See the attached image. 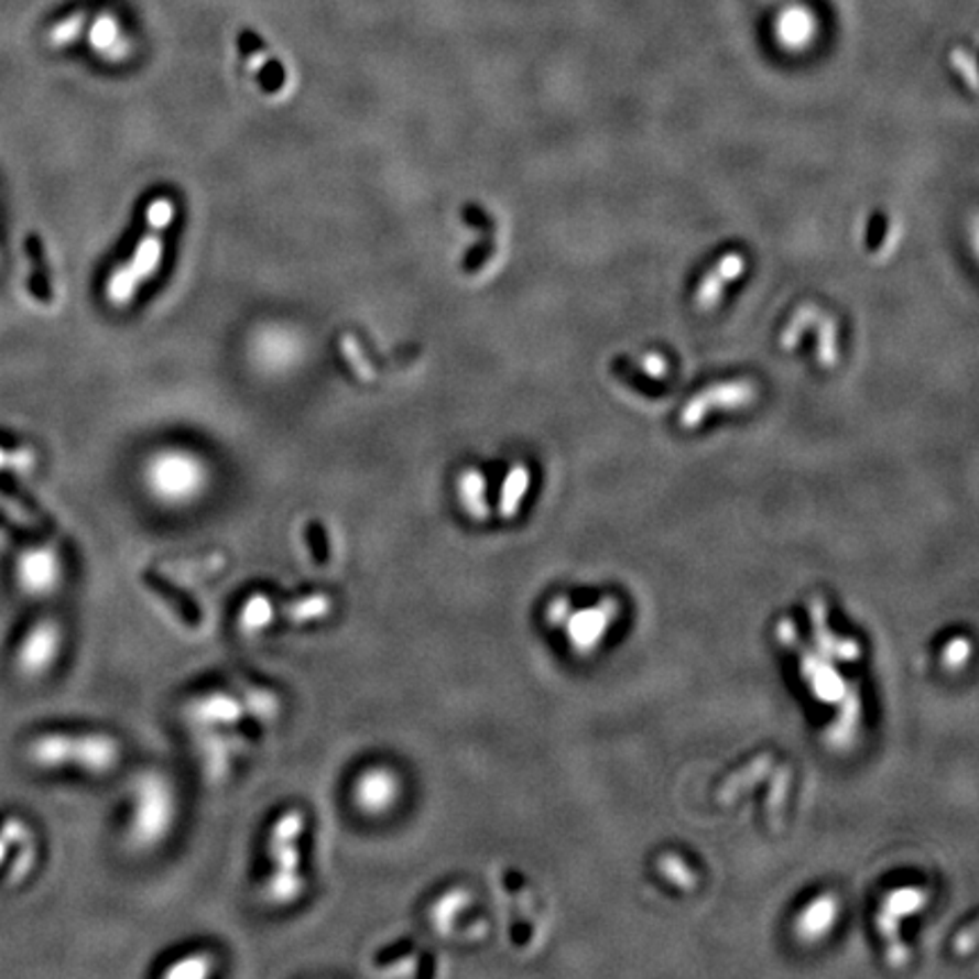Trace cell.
I'll list each match as a JSON object with an SVG mask.
<instances>
[{
    "instance_id": "f1b7e54d",
    "label": "cell",
    "mask_w": 979,
    "mask_h": 979,
    "mask_svg": "<svg viewBox=\"0 0 979 979\" xmlns=\"http://www.w3.org/2000/svg\"><path fill=\"white\" fill-rule=\"evenodd\" d=\"M10 846H12V844H10V841H8V839H6V837H3V835H0V864H3V861H6V859H8V852H10Z\"/></svg>"
},
{
    "instance_id": "603a6c76",
    "label": "cell",
    "mask_w": 979,
    "mask_h": 979,
    "mask_svg": "<svg viewBox=\"0 0 979 979\" xmlns=\"http://www.w3.org/2000/svg\"><path fill=\"white\" fill-rule=\"evenodd\" d=\"M137 286H139V284H137L134 278L130 275L128 265H121L119 270L113 272V278H111V282H109V291H107V295H109V300H111L113 304L123 306V304H128V302L134 297Z\"/></svg>"
},
{
    "instance_id": "5b68a950",
    "label": "cell",
    "mask_w": 979,
    "mask_h": 979,
    "mask_svg": "<svg viewBox=\"0 0 979 979\" xmlns=\"http://www.w3.org/2000/svg\"><path fill=\"white\" fill-rule=\"evenodd\" d=\"M402 787V775L393 766L372 764L363 769L351 785V803L361 814L379 818L398 807Z\"/></svg>"
},
{
    "instance_id": "5bb4252c",
    "label": "cell",
    "mask_w": 979,
    "mask_h": 979,
    "mask_svg": "<svg viewBox=\"0 0 979 979\" xmlns=\"http://www.w3.org/2000/svg\"><path fill=\"white\" fill-rule=\"evenodd\" d=\"M143 583L150 587V590L162 597L166 601V606L186 623V626H198L200 623V610L191 601V597L186 592H182L180 587H175L171 580H166L164 576H160L156 572H143Z\"/></svg>"
},
{
    "instance_id": "8992f818",
    "label": "cell",
    "mask_w": 979,
    "mask_h": 979,
    "mask_svg": "<svg viewBox=\"0 0 979 979\" xmlns=\"http://www.w3.org/2000/svg\"><path fill=\"white\" fill-rule=\"evenodd\" d=\"M64 644L62 623L55 619L36 621L17 651V670L23 678H42L51 672Z\"/></svg>"
},
{
    "instance_id": "9c48e42d",
    "label": "cell",
    "mask_w": 979,
    "mask_h": 979,
    "mask_svg": "<svg viewBox=\"0 0 979 979\" xmlns=\"http://www.w3.org/2000/svg\"><path fill=\"white\" fill-rule=\"evenodd\" d=\"M818 32H820L818 14L805 3L785 6L771 23L773 42L777 44V48L792 55L809 51L816 44Z\"/></svg>"
},
{
    "instance_id": "44dd1931",
    "label": "cell",
    "mask_w": 979,
    "mask_h": 979,
    "mask_svg": "<svg viewBox=\"0 0 979 979\" xmlns=\"http://www.w3.org/2000/svg\"><path fill=\"white\" fill-rule=\"evenodd\" d=\"M216 972V959L209 953H191L164 970L171 979H205Z\"/></svg>"
},
{
    "instance_id": "e0dca14e",
    "label": "cell",
    "mask_w": 979,
    "mask_h": 979,
    "mask_svg": "<svg viewBox=\"0 0 979 979\" xmlns=\"http://www.w3.org/2000/svg\"><path fill=\"white\" fill-rule=\"evenodd\" d=\"M467 900H469V895L463 889H454V891L443 893L428 910V921H431V925H434V929H438L443 934H449V929L456 923L458 914L465 910Z\"/></svg>"
},
{
    "instance_id": "277c9868",
    "label": "cell",
    "mask_w": 979,
    "mask_h": 979,
    "mask_svg": "<svg viewBox=\"0 0 979 979\" xmlns=\"http://www.w3.org/2000/svg\"><path fill=\"white\" fill-rule=\"evenodd\" d=\"M758 398V388L749 379H735L715 383L710 388L700 390L694 395L681 411V426L683 428H698L703 422H708L713 413H730L739 411L743 406L753 404Z\"/></svg>"
},
{
    "instance_id": "3957f363",
    "label": "cell",
    "mask_w": 979,
    "mask_h": 979,
    "mask_svg": "<svg viewBox=\"0 0 979 979\" xmlns=\"http://www.w3.org/2000/svg\"><path fill=\"white\" fill-rule=\"evenodd\" d=\"M177 820V796L162 773H143L137 780L128 835L137 848L160 846Z\"/></svg>"
},
{
    "instance_id": "ac0fdd59",
    "label": "cell",
    "mask_w": 979,
    "mask_h": 979,
    "mask_svg": "<svg viewBox=\"0 0 979 979\" xmlns=\"http://www.w3.org/2000/svg\"><path fill=\"white\" fill-rule=\"evenodd\" d=\"M531 483V472L526 465H515L511 472H508L505 481H503V490H501V501H499V511L503 518H515L520 511V503L529 490Z\"/></svg>"
},
{
    "instance_id": "83f0119b",
    "label": "cell",
    "mask_w": 979,
    "mask_h": 979,
    "mask_svg": "<svg viewBox=\"0 0 979 979\" xmlns=\"http://www.w3.org/2000/svg\"><path fill=\"white\" fill-rule=\"evenodd\" d=\"M8 465H14V467H19V469H28V467L32 465V456H30L28 452H14V454H10V452H6V449H0V469L8 467Z\"/></svg>"
},
{
    "instance_id": "4316f807",
    "label": "cell",
    "mask_w": 979,
    "mask_h": 979,
    "mask_svg": "<svg viewBox=\"0 0 979 979\" xmlns=\"http://www.w3.org/2000/svg\"><path fill=\"white\" fill-rule=\"evenodd\" d=\"M638 370H642V372H646L649 377L657 379V377H664V374H667V361H664V359H662V357H657V355H646V357H642V359H640V363H638Z\"/></svg>"
},
{
    "instance_id": "30bf717a",
    "label": "cell",
    "mask_w": 979,
    "mask_h": 979,
    "mask_svg": "<svg viewBox=\"0 0 979 979\" xmlns=\"http://www.w3.org/2000/svg\"><path fill=\"white\" fill-rule=\"evenodd\" d=\"M805 329L816 336L814 351H816V359H818L820 368L837 366V361H839V327H837V320L833 316H828V313L820 311L818 306L805 304V306H801L794 313L792 320L785 327V331H782V336H790V334L805 331Z\"/></svg>"
},
{
    "instance_id": "7c38bea8",
    "label": "cell",
    "mask_w": 979,
    "mask_h": 979,
    "mask_svg": "<svg viewBox=\"0 0 979 979\" xmlns=\"http://www.w3.org/2000/svg\"><path fill=\"white\" fill-rule=\"evenodd\" d=\"M246 705L229 692H209L195 698L188 708L193 721L203 726H237L246 719Z\"/></svg>"
},
{
    "instance_id": "9a60e30c",
    "label": "cell",
    "mask_w": 979,
    "mask_h": 979,
    "mask_svg": "<svg viewBox=\"0 0 979 979\" xmlns=\"http://www.w3.org/2000/svg\"><path fill=\"white\" fill-rule=\"evenodd\" d=\"M154 486L156 492L164 494L166 499H188L195 494V488H198V475H195L191 465H162L154 472Z\"/></svg>"
},
{
    "instance_id": "d4e9b609",
    "label": "cell",
    "mask_w": 979,
    "mask_h": 979,
    "mask_svg": "<svg viewBox=\"0 0 979 979\" xmlns=\"http://www.w3.org/2000/svg\"><path fill=\"white\" fill-rule=\"evenodd\" d=\"M950 64L955 66V70L959 73V75H964V80H966V85H968V89L970 91H975L977 89V75H975V57H972V53H968V51H953V55H950Z\"/></svg>"
},
{
    "instance_id": "7402d4cb",
    "label": "cell",
    "mask_w": 979,
    "mask_h": 979,
    "mask_svg": "<svg viewBox=\"0 0 979 979\" xmlns=\"http://www.w3.org/2000/svg\"><path fill=\"white\" fill-rule=\"evenodd\" d=\"M87 21H89V12H85V10L73 12V14L64 17L57 25L51 28V32H48V44L55 46V48H64V46L75 44L77 39H80V34H83Z\"/></svg>"
},
{
    "instance_id": "6da1fadb",
    "label": "cell",
    "mask_w": 979,
    "mask_h": 979,
    "mask_svg": "<svg viewBox=\"0 0 979 979\" xmlns=\"http://www.w3.org/2000/svg\"><path fill=\"white\" fill-rule=\"evenodd\" d=\"M123 749L105 732H44L30 741L28 760L39 769H80L102 775L119 766Z\"/></svg>"
},
{
    "instance_id": "8fae6325",
    "label": "cell",
    "mask_w": 979,
    "mask_h": 979,
    "mask_svg": "<svg viewBox=\"0 0 979 979\" xmlns=\"http://www.w3.org/2000/svg\"><path fill=\"white\" fill-rule=\"evenodd\" d=\"M747 257L741 252H728L724 254L705 275L700 278L696 293H694V304L698 311H713L726 295L728 286L732 282H737L739 278H743L747 272Z\"/></svg>"
},
{
    "instance_id": "d6986e66",
    "label": "cell",
    "mask_w": 979,
    "mask_h": 979,
    "mask_svg": "<svg viewBox=\"0 0 979 979\" xmlns=\"http://www.w3.org/2000/svg\"><path fill=\"white\" fill-rule=\"evenodd\" d=\"M460 499L467 508V513L477 518V520H486L488 518V501H486V479L479 472V469H467L460 479Z\"/></svg>"
},
{
    "instance_id": "7a4b0ae2",
    "label": "cell",
    "mask_w": 979,
    "mask_h": 979,
    "mask_svg": "<svg viewBox=\"0 0 979 979\" xmlns=\"http://www.w3.org/2000/svg\"><path fill=\"white\" fill-rule=\"evenodd\" d=\"M306 828V814L300 807H291L282 812L275 820V826L270 828L268 835V859H270V873L263 882V895L270 905H293L304 893V875L300 871L302 867V852H300V837Z\"/></svg>"
},
{
    "instance_id": "484cf974",
    "label": "cell",
    "mask_w": 979,
    "mask_h": 979,
    "mask_svg": "<svg viewBox=\"0 0 979 979\" xmlns=\"http://www.w3.org/2000/svg\"><path fill=\"white\" fill-rule=\"evenodd\" d=\"M411 955H413V946L409 942H402V944H395L393 948L381 950L377 955V964H400V961L409 959Z\"/></svg>"
},
{
    "instance_id": "2e32d148",
    "label": "cell",
    "mask_w": 979,
    "mask_h": 979,
    "mask_svg": "<svg viewBox=\"0 0 979 979\" xmlns=\"http://www.w3.org/2000/svg\"><path fill=\"white\" fill-rule=\"evenodd\" d=\"M334 610V599L325 592H313L306 597H300L284 606V617L293 623H311L327 619Z\"/></svg>"
},
{
    "instance_id": "ba28073f",
    "label": "cell",
    "mask_w": 979,
    "mask_h": 979,
    "mask_svg": "<svg viewBox=\"0 0 979 979\" xmlns=\"http://www.w3.org/2000/svg\"><path fill=\"white\" fill-rule=\"evenodd\" d=\"M175 214V207L168 198H156L150 209H148V231L143 233V239L137 246L134 259L128 265L130 275L134 278L137 284L150 280L154 275L156 265H160L162 259V243H164V231L171 225Z\"/></svg>"
},
{
    "instance_id": "cb8c5ba5",
    "label": "cell",
    "mask_w": 979,
    "mask_h": 979,
    "mask_svg": "<svg viewBox=\"0 0 979 979\" xmlns=\"http://www.w3.org/2000/svg\"><path fill=\"white\" fill-rule=\"evenodd\" d=\"M306 537L311 544V556L316 563H325L329 558V544H327V533L318 522H308L306 524Z\"/></svg>"
},
{
    "instance_id": "4fadbf2b",
    "label": "cell",
    "mask_w": 979,
    "mask_h": 979,
    "mask_svg": "<svg viewBox=\"0 0 979 979\" xmlns=\"http://www.w3.org/2000/svg\"><path fill=\"white\" fill-rule=\"evenodd\" d=\"M89 44L100 57L109 62H123L132 53V42L126 36L119 17L111 12H100L91 21Z\"/></svg>"
},
{
    "instance_id": "ffe728a7",
    "label": "cell",
    "mask_w": 979,
    "mask_h": 979,
    "mask_svg": "<svg viewBox=\"0 0 979 979\" xmlns=\"http://www.w3.org/2000/svg\"><path fill=\"white\" fill-rule=\"evenodd\" d=\"M272 621H275V601H272L268 595L257 592L243 603V608H241V629L243 631H248V633L265 631Z\"/></svg>"
},
{
    "instance_id": "52a82bcc",
    "label": "cell",
    "mask_w": 979,
    "mask_h": 979,
    "mask_svg": "<svg viewBox=\"0 0 979 979\" xmlns=\"http://www.w3.org/2000/svg\"><path fill=\"white\" fill-rule=\"evenodd\" d=\"M17 585L28 597L44 599L57 592L64 565L55 546H32L17 558Z\"/></svg>"
}]
</instances>
